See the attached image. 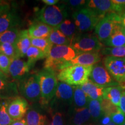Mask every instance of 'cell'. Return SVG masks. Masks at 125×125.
<instances>
[{
    "label": "cell",
    "mask_w": 125,
    "mask_h": 125,
    "mask_svg": "<svg viewBox=\"0 0 125 125\" xmlns=\"http://www.w3.org/2000/svg\"><path fill=\"white\" fill-rule=\"evenodd\" d=\"M31 45L45 53L46 57L49 55L50 51L53 45L48 40V38H31Z\"/></svg>",
    "instance_id": "1f68e13d"
},
{
    "label": "cell",
    "mask_w": 125,
    "mask_h": 125,
    "mask_svg": "<svg viewBox=\"0 0 125 125\" xmlns=\"http://www.w3.org/2000/svg\"><path fill=\"white\" fill-rule=\"evenodd\" d=\"M71 46L78 53L100 52L105 47L96 35L91 34L78 35L72 41Z\"/></svg>",
    "instance_id": "52a82bcc"
},
{
    "label": "cell",
    "mask_w": 125,
    "mask_h": 125,
    "mask_svg": "<svg viewBox=\"0 0 125 125\" xmlns=\"http://www.w3.org/2000/svg\"><path fill=\"white\" fill-rule=\"evenodd\" d=\"M119 108L123 113L125 114V94L123 92H122V94Z\"/></svg>",
    "instance_id": "7bdbcfd3"
},
{
    "label": "cell",
    "mask_w": 125,
    "mask_h": 125,
    "mask_svg": "<svg viewBox=\"0 0 125 125\" xmlns=\"http://www.w3.org/2000/svg\"><path fill=\"white\" fill-rule=\"evenodd\" d=\"M103 62L111 76L119 85L125 82V57L106 56L103 59Z\"/></svg>",
    "instance_id": "ba28073f"
},
{
    "label": "cell",
    "mask_w": 125,
    "mask_h": 125,
    "mask_svg": "<svg viewBox=\"0 0 125 125\" xmlns=\"http://www.w3.org/2000/svg\"><path fill=\"white\" fill-rule=\"evenodd\" d=\"M74 92L72 107L75 108H83L87 107L89 98L79 86H74Z\"/></svg>",
    "instance_id": "4316f807"
},
{
    "label": "cell",
    "mask_w": 125,
    "mask_h": 125,
    "mask_svg": "<svg viewBox=\"0 0 125 125\" xmlns=\"http://www.w3.org/2000/svg\"><path fill=\"white\" fill-rule=\"evenodd\" d=\"M72 17L78 31L80 32H87L94 29L97 24L104 16L85 7L75 11Z\"/></svg>",
    "instance_id": "277c9868"
},
{
    "label": "cell",
    "mask_w": 125,
    "mask_h": 125,
    "mask_svg": "<svg viewBox=\"0 0 125 125\" xmlns=\"http://www.w3.org/2000/svg\"><path fill=\"white\" fill-rule=\"evenodd\" d=\"M53 27L40 21H36L31 24L28 32L31 38H46L52 31Z\"/></svg>",
    "instance_id": "d6986e66"
},
{
    "label": "cell",
    "mask_w": 125,
    "mask_h": 125,
    "mask_svg": "<svg viewBox=\"0 0 125 125\" xmlns=\"http://www.w3.org/2000/svg\"><path fill=\"white\" fill-rule=\"evenodd\" d=\"M116 125L115 124V123H114V122H111L110 123H109L108 124H107V125Z\"/></svg>",
    "instance_id": "681fc988"
},
{
    "label": "cell",
    "mask_w": 125,
    "mask_h": 125,
    "mask_svg": "<svg viewBox=\"0 0 125 125\" xmlns=\"http://www.w3.org/2000/svg\"><path fill=\"white\" fill-rule=\"evenodd\" d=\"M10 100H0V125H10L13 121L7 111Z\"/></svg>",
    "instance_id": "4dcf8cb0"
},
{
    "label": "cell",
    "mask_w": 125,
    "mask_h": 125,
    "mask_svg": "<svg viewBox=\"0 0 125 125\" xmlns=\"http://www.w3.org/2000/svg\"><path fill=\"white\" fill-rule=\"evenodd\" d=\"M74 92V86L65 83L59 82L55 96L51 101V104L71 106L73 104Z\"/></svg>",
    "instance_id": "30bf717a"
},
{
    "label": "cell",
    "mask_w": 125,
    "mask_h": 125,
    "mask_svg": "<svg viewBox=\"0 0 125 125\" xmlns=\"http://www.w3.org/2000/svg\"><path fill=\"white\" fill-rule=\"evenodd\" d=\"M56 28L67 38L70 39L71 41L78 35L77 34L78 30L75 24L74 21L70 19H65Z\"/></svg>",
    "instance_id": "cb8c5ba5"
},
{
    "label": "cell",
    "mask_w": 125,
    "mask_h": 125,
    "mask_svg": "<svg viewBox=\"0 0 125 125\" xmlns=\"http://www.w3.org/2000/svg\"></svg>",
    "instance_id": "11a10c76"
},
{
    "label": "cell",
    "mask_w": 125,
    "mask_h": 125,
    "mask_svg": "<svg viewBox=\"0 0 125 125\" xmlns=\"http://www.w3.org/2000/svg\"><path fill=\"white\" fill-rule=\"evenodd\" d=\"M68 8L64 3L43 7L37 13L38 21L53 28L57 27L68 16Z\"/></svg>",
    "instance_id": "7a4b0ae2"
},
{
    "label": "cell",
    "mask_w": 125,
    "mask_h": 125,
    "mask_svg": "<svg viewBox=\"0 0 125 125\" xmlns=\"http://www.w3.org/2000/svg\"><path fill=\"white\" fill-rule=\"evenodd\" d=\"M42 2L47 5L48 6H53L58 4L59 1V0H42Z\"/></svg>",
    "instance_id": "f6af8a7d"
},
{
    "label": "cell",
    "mask_w": 125,
    "mask_h": 125,
    "mask_svg": "<svg viewBox=\"0 0 125 125\" xmlns=\"http://www.w3.org/2000/svg\"><path fill=\"white\" fill-rule=\"evenodd\" d=\"M10 125H27L26 119H21L19 120L13 121Z\"/></svg>",
    "instance_id": "ee69618b"
},
{
    "label": "cell",
    "mask_w": 125,
    "mask_h": 125,
    "mask_svg": "<svg viewBox=\"0 0 125 125\" xmlns=\"http://www.w3.org/2000/svg\"><path fill=\"white\" fill-rule=\"evenodd\" d=\"M38 75L41 90L40 102L42 105H48L55 96L59 82L57 75L52 70L43 69L39 72Z\"/></svg>",
    "instance_id": "3957f363"
},
{
    "label": "cell",
    "mask_w": 125,
    "mask_h": 125,
    "mask_svg": "<svg viewBox=\"0 0 125 125\" xmlns=\"http://www.w3.org/2000/svg\"><path fill=\"white\" fill-rule=\"evenodd\" d=\"M79 87L89 99L100 101L103 100L104 88L94 83L90 79L82 85L79 86Z\"/></svg>",
    "instance_id": "ffe728a7"
},
{
    "label": "cell",
    "mask_w": 125,
    "mask_h": 125,
    "mask_svg": "<svg viewBox=\"0 0 125 125\" xmlns=\"http://www.w3.org/2000/svg\"><path fill=\"white\" fill-rule=\"evenodd\" d=\"M92 125H100V124H93Z\"/></svg>",
    "instance_id": "f907efd6"
},
{
    "label": "cell",
    "mask_w": 125,
    "mask_h": 125,
    "mask_svg": "<svg viewBox=\"0 0 125 125\" xmlns=\"http://www.w3.org/2000/svg\"><path fill=\"white\" fill-rule=\"evenodd\" d=\"M70 123L71 125H82L91 118L88 107L70 108Z\"/></svg>",
    "instance_id": "e0dca14e"
},
{
    "label": "cell",
    "mask_w": 125,
    "mask_h": 125,
    "mask_svg": "<svg viewBox=\"0 0 125 125\" xmlns=\"http://www.w3.org/2000/svg\"><path fill=\"white\" fill-rule=\"evenodd\" d=\"M11 9L10 3L8 1L0 0V16L9 12Z\"/></svg>",
    "instance_id": "60d3db41"
},
{
    "label": "cell",
    "mask_w": 125,
    "mask_h": 125,
    "mask_svg": "<svg viewBox=\"0 0 125 125\" xmlns=\"http://www.w3.org/2000/svg\"><path fill=\"white\" fill-rule=\"evenodd\" d=\"M101 104L104 115H108L111 116L114 113L116 112L119 109V107H116V105L112 104L110 101L105 99V98H103Z\"/></svg>",
    "instance_id": "e575fe53"
},
{
    "label": "cell",
    "mask_w": 125,
    "mask_h": 125,
    "mask_svg": "<svg viewBox=\"0 0 125 125\" xmlns=\"http://www.w3.org/2000/svg\"><path fill=\"white\" fill-rule=\"evenodd\" d=\"M20 31L18 27H14L0 34V43H9L14 44L19 37Z\"/></svg>",
    "instance_id": "f546056e"
},
{
    "label": "cell",
    "mask_w": 125,
    "mask_h": 125,
    "mask_svg": "<svg viewBox=\"0 0 125 125\" xmlns=\"http://www.w3.org/2000/svg\"><path fill=\"white\" fill-rule=\"evenodd\" d=\"M29 109V103L23 97L18 96L9 103L7 108L8 113L13 121L23 119Z\"/></svg>",
    "instance_id": "7c38bea8"
},
{
    "label": "cell",
    "mask_w": 125,
    "mask_h": 125,
    "mask_svg": "<svg viewBox=\"0 0 125 125\" xmlns=\"http://www.w3.org/2000/svg\"><path fill=\"white\" fill-rule=\"evenodd\" d=\"M121 24V18L118 14L116 13H108L97 24L94 29V33L98 40L103 43Z\"/></svg>",
    "instance_id": "8992f818"
},
{
    "label": "cell",
    "mask_w": 125,
    "mask_h": 125,
    "mask_svg": "<svg viewBox=\"0 0 125 125\" xmlns=\"http://www.w3.org/2000/svg\"><path fill=\"white\" fill-rule=\"evenodd\" d=\"M11 62V59L4 54L0 53V70L8 76L9 75V67Z\"/></svg>",
    "instance_id": "d590c367"
},
{
    "label": "cell",
    "mask_w": 125,
    "mask_h": 125,
    "mask_svg": "<svg viewBox=\"0 0 125 125\" xmlns=\"http://www.w3.org/2000/svg\"><path fill=\"white\" fill-rule=\"evenodd\" d=\"M47 38L54 45L71 46L72 43L71 40L67 38L56 27L53 28L52 31Z\"/></svg>",
    "instance_id": "484cf974"
},
{
    "label": "cell",
    "mask_w": 125,
    "mask_h": 125,
    "mask_svg": "<svg viewBox=\"0 0 125 125\" xmlns=\"http://www.w3.org/2000/svg\"><path fill=\"white\" fill-rule=\"evenodd\" d=\"M26 56L27 57V62L32 67L34 66L35 63L38 60H42L45 59V57L46 58L47 57L46 54L43 51L32 45L28 50Z\"/></svg>",
    "instance_id": "f1b7e54d"
},
{
    "label": "cell",
    "mask_w": 125,
    "mask_h": 125,
    "mask_svg": "<svg viewBox=\"0 0 125 125\" xmlns=\"http://www.w3.org/2000/svg\"><path fill=\"white\" fill-rule=\"evenodd\" d=\"M115 5V13L120 14L125 12V0H112Z\"/></svg>",
    "instance_id": "ab89813d"
},
{
    "label": "cell",
    "mask_w": 125,
    "mask_h": 125,
    "mask_svg": "<svg viewBox=\"0 0 125 125\" xmlns=\"http://www.w3.org/2000/svg\"><path fill=\"white\" fill-rule=\"evenodd\" d=\"M18 84L0 78V100H12L18 96Z\"/></svg>",
    "instance_id": "ac0fdd59"
},
{
    "label": "cell",
    "mask_w": 125,
    "mask_h": 125,
    "mask_svg": "<svg viewBox=\"0 0 125 125\" xmlns=\"http://www.w3.org/2000/svg\"><path fill=\"white\" fill-rule=\"evenodd\" d=\"M89 79L94 83L104 88L119 85L111 76L105 67L100 64L93 65Z\"/></svg>",
    "instance_id": "9c48e42d"
},
{
    "label": "cell",
    "mask_w": 125,
    "mask_h": 125,
    "mask_svg": "<svg viewBox=\"0 0 125 125\" xmlns=\"http://www.w3.org/2000/svg\"><path fill=\"white\" fill-rule=\"evenodd\" d=\"M123 93H124L125 94V90H124V91H123Z\"/></svg>",
    "instance_id": "816d5d0a"
},
{
    "label": "cell",
    "mask_w": 125,
    "mask_h": 125,
    "mask_svg": "<svg viewBox=\"0 0 125 125\" xmlns=\"http://www.w3.org/2000/svg\"><path fill=\"white\" fill-rule=\"evenodd\" d=\"M119 15L120 18H121L122 24L123 27H125V12H123V13L120 14Z\"/></svg>",
    "instance_id": "bcb514c9"
},
{
    "label": "cell",
    "mask_w": 125,
    "mask_h": 125,
    "mask_svg": "<svg viewBox=\"0 0 125 125\" xmlns=\"http://www.w3.org/2000/svg\"><path fill=\"white\" fill-rule=\"evenodd\" d=\"M26 121L27 125H45L46 116L37 109L30 108L26 114Z\"/></svg>",
    "instance_id": "d4e9b609"
},
{
    "label": "cell",
    "mask_w": 125,
    "mask_h": 125,
    "mask_svg": "<svg viewBox=\"0 0 125 125\" xmlns=\"http://www.w3.org/2000/svg\"><path fill=\"white\" fill-rule=\"evenodd\" d=\"M85 7L102 16L110 13H115V5L110 0H90L87 1Z\"/></svg>",
    "instance_id": "5bb4252c"
},
{
    "label": "cell",
    "mask_w": 125,
    "mask_h": 125,
    "mask_svg": "<svg viewBox=\"0 0 125 125\" xmlns=\"http://www.w3.org/2000/svg\"><path fill=\"white\" fill-rule=\"evenodd\" d=\"M14 45L20 57H24L30 47L31 46V38L28 32V30L20 31Z\"/></svg>",
    "instance_id": "44dd1931"
},
{
    "label": "cell",
    "mask_w": 125,
    "mask_h": 125,
    "mask_svg": "<svg viewBox=\"0 0 125 125\" xmlns=\"http://www.w3.org/2000/svg\"><path fill=\"white\" fill-rule=\"evenodd\" d=\"M32 68L27 62L19 57L13 59L9 67V75L13 79L20 82L30 75V71Z\"/></svg>",
    "instance_id": "4fadbf2b"
},
{
    "label": "cell",
    "mask_w": 125,
    "mask_h": 125,
    "mask_svg": "<svg viewBox=\"0 0 125 125\" xmlns=\"http://www.w3.org/2000/svg\"><path fill=\"white\" fill-rule=\"evenodd\" d=\"M21 22L20 16L15 9L0 16V34L12 28L17 27Z\"/></svg>",
    "instance_id": "9a60e30c"
},
{
    "label": "cell",
    "mask_w": 125,
    "mask_h": 125,
    "mask_svg": "<svg viewBox=\"0 0 125 125\" xmlns=\"http://www.w3.org/2000/svg\"><path fill=\"white\" fill-rule=\"evenodd\" d=\"M86 125V124H85V125Z\"/></svg>",
    "instance_id": "f5cc1de1"
},
{
    "label": "cell",
    "mask_w": 125,
    "mask_h": 125,
    "mask_svg": "<svg viewBox=\"0 0 125 125\" xmlns=\"http://www.w3.org/2000/svg\"><path fill=\"white\" fill-rule=\"evenodd\" d=\"M78 54L73 47L67 45H53L48 58L60 62H70Z\"/></svg>",
    "instance_id": "8fae6325"
},
{
    "label": "cell",
    "mask_w": 125,
    "mask_h": 125,
    "mask_svg": "<svg viewBox=\"0 0 125 125\" xmlns=\"http://www.w3.org/2000/svg\"><path fill=\"white\" fill-rule=\"evenodd\" d=\"M19 82V91L23 98L32 103L40 101L41 90L38 74L30 75Z\"/></svg>",
    "instance_id": "5b68a950"
},
{
    "label": "cell",
    "mask_w": 125,
    "mask_h": 125,
    "mask_svg": "<svg viewBox=\"0 0 125 125\" xmlns=\"http://www.w3.org/2000/svg\"><path fill=\"white\" fill-rule=\"evenodd\" d=\"M87 1L85 0H69L64 1L63 3L68 7V8L75 9V11L85 8Z\"/></svg>",
    "instance_id": "8d00e7d4"
},
{
    "label": "cell",
    "mask_w": 125,
    "mask_h": 125,
    "mask_svg": "<svg viewBox=\"0 0 125 125\" xmlns=\"http://www.w3.org/2000/svg\"><path fill=\"white\" fill-rule=\"evenodd\" d=\"M119 86L122 87V89L123 91H124V90H125V82L123 83L122 84V85H119Z\"/></svg>",
    "instance_id": "c3c4849f"
},
{
    "label": "cell",
    "mask_w": 125,
    "mask_h": 125,
    "mask_svg": "<svg viewBox=\"0 0 125 125\" xmlns=\"http://www.w3.org/2000/svg\"><path fill=\"white\" fill-rule=\"evenodd\" d=\"M111 121V118L110 116L108 115H104L100 119V125H106L110 123Z\"/></svg>",
    "instance_id": "b9f144b4"
},
{
    "label": "cell",
    "mask_w": 125,
    "mask_h": 125,
    "mask_svg": "<svg viewBox=\"0 0 125 125\" xmlns=\"http://www.w3.org/2000/svg\"><path fill=\"white\" fill-rule=\"evenodd\" d=\"M0 53L4 54L12 59L20 58L14 44L9 43H0Z\"/></svg>",
    "instance_id": "836d02e7"
},
{
    "label": "cell",
    "mask_w": 125,
    "mask_h": 125,
    "mask_svg": "<svg viewBox=\"0 0 125 125\" xmlns=\"http://www.w3.org/2000/svg\"><path fill=\"white\" fill-rule=\"evenodd\" d=\"M100 52H83L79 53L70 62L72 65H82L86 66H93L100 62L102 58Z\"/></svg>",
    "instance_id": "2e32d148"
},
{
    "label": "cell",
    "mask_w": 125,
    "mask_h": 125,
    "mask_svg": "<svg viewBox=\"0 0 125 125\" xmlns=\"http://www.w3.org/2000/svg\"><path fill=\"white\" fill-rule=\"evenodd\" d=\"M103 43L107 47L125 46V29L122 24H120Z\"/></svg>",
    "instance_id": "7402d4cb"
},
{
    "label": "cell",
    "mask_w": 125,
    "mask_h": 125,
    "mask_svg": "<svg viewBox=\"0 0 125 125\" xmlns=\"http://www.w3.org/2000/svg\"><path fill=\"white\" fill-rule=\"evenodd\" d=\"M101 102V101L89 98L87 107L89 110L91 118L94 121H98L104 116Z\"/></svg>",
    "instance_id": "83f0119b"
},
{
    "label": "cell",
    "mask_w": 125,
    "mask_h": 125,
    "mask_svg": "<svg viewBox=\"0 0 125 125\" xmlns=\"http://www.w3.org/2000/svg\"><path fill=\"white\" fill-rule=\"evenodd\" d=\"M49 125H64L63 115L62 112L57 111L52 114L51 121Z\"/></svg>",
    "instance_id": "f35d334b"
},
{
    "label": "cell",
    "mask_w": 125,
    "mask_h": 125,
    "mask_svg": "<svg viewBox=\"0 0 125 125\" xmlns=\"http://www.w3.org/2000/svg\"><path fill=\"white\" fill-rule=\"evenodd\" d=\"M0 78H1V79H4V80H8V76L6 75L5 74H4V73L0 70Z\"/></svg>",
    "instance_id": "7dc6e473"
},
{
    "label": "cell",
    "mask_w": 125,
    "mask_h": 125,
    "mask_svg": "<svg viewBox=\"0 0 125 125\" xmlns=\"http://www.w3.org/2000/svg\"><path fill=\"white\" fill-rule=\"evenodd\" d=\"M102 55L115 57H125V46L104 47L100 51Z\"/></svg>",
    "instance_id": "d6a6232c"
},
{
    "label": "cell",
    "mask_w": 125,
    "mask_h": 125,
    "mask_svg": "<svg viewBox=\"0 0 125 125\" xmlns=\"http://www.w3.org/2000/svg\"><path fill=\"white\" fill-rule=\"evenodd\" d=\"M123 91L119 85L105 87L103 90V98L108 100L112 104L119 107Z\"/></svg>",
    "instance_id": "603a6c76"
},
{
    "label": "cell",
    "mask_w": 125,
    "mask_h": 125,
    "mask_svg": "<svg viewBox=\"0 0 125 125\" xmlns=\"http://www.w3.org/2000/svg\"><path fill=\"white\" fill-rule=\"evenodd\" d=\"M125 125V123H124V125Z\"/></svg>",
    "instance_id": "db71d44e"
},
{
    "label": "cell",
    "mask_w": 125,
    "mask_h": 125,
    "mask_svg": "<svg viewBox=\"0 0 125 125\" xmlns=\"http://www.w3.org/2000/svg\"><path fill=\"white\" fill-rule=\"evenodd\" d=\"M92 68L93 66L70 65L59 72L57 74V79L70 86H79L89 79Z\"/></svg>",
    "instance_id": "6da1fadb"
},
{
    "label": "cell",
    "mask_w": 125,
    "mask_h": 125,
    "mask_svg": "<svg viewBox=\"0 0 125 125\" xmlns=\"http://www.w3.org/2000/svg\"><path fill=\"white\" fill-rule=\"evenodd\" d=\"M111 121L116 125H123L125 123V114L119 108L118 110L111 116Z\"/></svg>",
    "instance_id": "74e56055"
}]
</instances>
